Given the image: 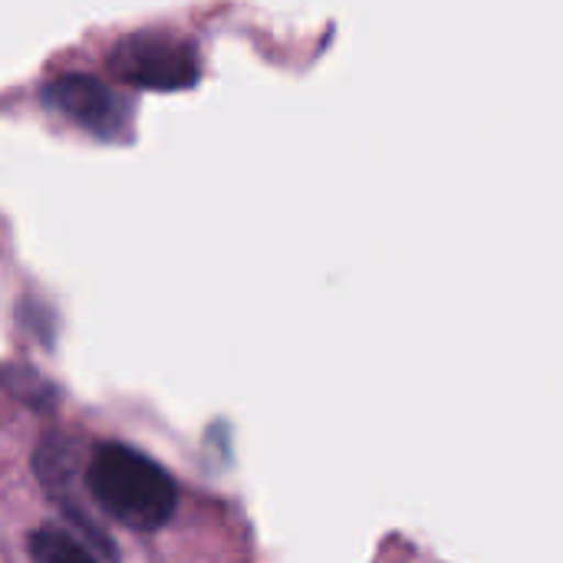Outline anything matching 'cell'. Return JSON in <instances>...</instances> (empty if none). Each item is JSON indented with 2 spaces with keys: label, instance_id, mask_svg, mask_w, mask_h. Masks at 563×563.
<instances>
[{
  "label": "cell",
  "instance_id": "cell-1",
  "mask_svg": "<svg viewBox=\"0 0 563 563\" xmlns=\"http://www.w3.org/2000/svg\"><path fill=\"white\" fill-rule=\"evenodd\" d=\"M82 482L102 518L139 534L165 528L181 505L168 468L125 442H99L82 468Z\"/></svg>",
  "mask_w": 563,
  "mask_h": 563
},
{
  "label": "cell",
  "instance_id": "cell-2",
  "mask_svg": "<svg viewBox=\"0 0 563 563\" xmlns=\"http://www.w3.org/2000/svg\"><path fill=\"white\" fill-rule=\"evenodd\" d=\"M26 554L33 563H99L82 538L56 525L33 528L26 538Z\"/></svg>",
  "mask_w": 563,
  "mask_h": 563
}]
</instances>
